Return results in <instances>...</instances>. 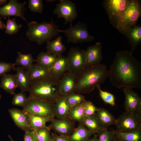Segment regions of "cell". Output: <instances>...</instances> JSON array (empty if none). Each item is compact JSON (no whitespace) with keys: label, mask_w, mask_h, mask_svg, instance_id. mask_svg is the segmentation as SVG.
<instances>
[{"label":"cell","mask_w":141,"mask_h":141,"mask_svg":"<svg viewBox=\"0 0 141 141\" xmlns=\"http://www.w3.org/2000/svg\"><path fill=\"white\" fill-rule=\"evenodd\" d=\"M68 68L67 57L61 55L57 57L49 71L53 77L59 80L68 71Z\"/></svg>","instance_id":"obj_18"},{"label":"cell","mask_w":141,"mask_h":141,"mask_svg":"<svg viewBox=\"0 0 141 141\" xmlns=\"http://www.w3.org/2000/svg\"><path fill=\"white\" fill-rule=\"evenodd\" d=\"M112 141H118L115 137L114 136V137L112 139Z\"/></svg>","instance_id":"obj_48"},{"label":"cell","mask_w":141,"mask_h":141,"mask_svg":"<svg viewBox=\"0 0 141 141\" xmlns=\"http://www.w3.org/2000/svg\"><path fill=\"white\" fill-rule=\"evenodd\" d=\"M24 141H38L34 130H28L25 131Z\"/></svg>","instance_id":"obj_42"},{"label":"cell","mask_w":141,"mask_h":141,"mask_svg":"<svg viewBox=\"0 0 141 141\" xmlns=\"http://www.w3.org/2000/svg\"><path fill=\"white\" fill-rule=\"evenodd\" d=\"M97 133L99 141H112L114 136L113 131L106 128H102Z\"/></svg>","instance_id":"obj_38"},{"label":"cell","mask_w":141,"mask_h":141,"mask_svg":"<svg viewBox=\"0 0 141 141\" xmlns=\"http://www.w3.org/2000/svg\"><path fill=\"white\" fill-rule=\"evenodd\" d=\"M57 57L47 52H42L38 55L35 62L38 65L49 70Z\"/></svg>","instance_id":"obj_26"},{"label":"cell","mask_w":141,"mask_h":141,"mask_svg":"<svg viewBox=\"0 0 141 141\" xmlns=\"http://www.w3.org/2000/svg\"><path fill=\"white\" fill-rule=\"evenodd\" d=\"M97 87L99 90L100 96L103 101L112 106H114L115 99L114 95L111 93L102 90L99 86H97Z\"/></svg>","instance_id":"obj_37"},{"label":"cell","mask_w":141,"mask_h":141,"mask_svg":"<svg viewBox=\"0 0 141 141\" xmlns=\"http://www.w3.org/2000/svg\"><path fill=\"white\" fill-rule=\"evenodd\" d=\"M128 0H105L103 7L110 23L116 28L127 6Z\"/></svg>","instance_id":"obj_8"},{"label":"cell","mask_w":141,"mask_h":141,"mask_svg":"<svg viewBox=\"0 0 141 141\" xmlns=\"http://www.w3.org/2000/svg\"><path fill=\"white\" fill-rule=\"evenodd\" d=\"M109 70L106 66L100 63L86 66L76 76L75 92L88 93L98 86L104 83L109 77Z\"/></svg>","instance_id":"obj_2"},{"label":"cell","mask_w":141,"mask_h":141,"mask_svg":"<svg viewBox=\"0 0 141 141\" xmlns=\"http://www.w3.org/2000/svg\"><path fill=\"white\" fill-rule=\"evenodd\" d=\"M29 8L31 11L41 13L44 8L42 0H29Z\"/></svg>","instance_id":"obj_40"},{"label":"cell","mask_w":141,"mask_h":141,"mask_svg":"<svg viewBox=\"0 0 141 141\" xmlns=\"http://www.w3.org/2000/svg\"><path fill=\"white\" fill-rule=\"evenodd\" d=\"M26 35L29 40L35 42L39 45L48 42L57 36L60 30L52 19L50 22L41 23L33 21L28 23Z\"/></svg>","instance_id":"obj_4"},{"label":"cell","mask_w":141,"mask_h":141,"mask_svg":"<svg viewBox=\"0 0 141 141\" xmlns=\"http://www.w3.org/2000/svg\"><path fill=\"white\" fill-rule=\"evenodd\" d=\"M26 3L18 2L16 0H10L7 4L0 7V16L1 18L10 16L19 17L26 21L24 17V12L26 10L25 5Z\"/></svg>","instance_id":"obj_14"},{"label":"cell","mask_w":141,"mask_h":141,"mask_svg":"<svg viewBox=\"0 0 141 141\" xmlns=\"http://www.w3.org/2000/svg\"><path fill=\"white\" fill-rule=\"evenodd\" d=\"M101 44L98 42L95 45L88 46L85 51L87 66L101 63L103 59Z\"/></svg>","instance_id":"obj_17"},{"label":"cell","mask_w":141,"mask_h":141,"mask_svg":"<svg viewBox=\"0 0 141 141\" xmlns=\"http://www.w3.org/2000/svg\"><path fill=\"white\" fill-rule=\"evenodd\" d=\"M2 98V96L1 95V94L0 93V99H1Z\"/></svg>","instance_id":"obj_49"},{"label":"cell","mask_w":141,"mask_h":141,"mask_svg":"<svg viewBox=\"0 0 141 141\" xmlns=\"http://www.w3.org/2000/svg\"><path fill=\"white\" fill-rule=\"evenodd\" d=\"M15 74L18 84V87L23 92L28 91L30 88L31 81L28 75V71L20 67L15 68Z\"/></svg>","instance_id":"obj_21"},{"label":"cell","mask_w":141,"mask_h":141,"mask_svg":"<svg viewBox=\"0 0 141 141\" xmlns=\"http://www.w3.org/2000/svg\"><path fill=\"white\" fill-rule=\"evenodd\" d=\"M35 62L32 55L30 54H24L20 52H18V57L15 63L16 65L20 67L27 70H29Z\"/></svg>","instance_id":"obj_30"},{"label":"cell","mask_w":141,"mask_h":141,"mask_svg":"<svg viewBox=\"0 0 141 141\" xmlns=\"http://www.w3.org/2000/svg\"><path fill=\"white\" fill-rule=\"evenodd\" d=\"M66 100L71 108L86 100L85 98L83 95L76 93H74L67 97Z\"/></svg>","instance_id":"obj_36"},{"label":"cell","mask_w":141,"mask_h":141,"mask_svg":"<svg viewBox=\"0 0 141 141\" xmlns=\"http://www.w3.org/2000/svg\"><path fill=\"white\" fill-rule=\"evenodd\" d=\"M7 1V0H0V6L6 4Z\"/></svg>","instance_id":"obj_46"},{"label":"cell","mask_w":141,"mask_h":141,"mask_svg":"<svg viewBox=\"0 0 141 141\" xmlns=\"http://www.w3.org/2000/svg\"><path fill=\"white\" fill-rule=\"evenodd\" d=\"M5 26V33L10 35L17 33L20 28L22 27L21 25L18 24L16 21V19H10L9 17Z\"/></svg>","instance_id":"obj_35"},{"label":"cell","mask_w":141,"mask_h":141,"mask_svg":"<svg viewBox=\"0 0 141 141\" xmlns=\"http://www.w3.org/2000/svg\"><path fill=\"white\" fill-rule=\"evenodd\" d=\"M60 32L64 33L68 43H82L91 41L94 39V37L89 34L86 25L80 21L65 30H60Z\"/></svg>","instance_id":"obj_7"},{"label":"cell","mask_w":141,"mask_h":141,"mask_svg":"<svg viewBox=\"0 0 141 141\" xmlns=\"http://www.w3.org/2000/svg\"><path fill=\"white\" fill-rule=\"evenodd\" d=\"M141 14L140 1L128 0L126 8L116 28L123 34L127 30L136 25Z\"/></svg>","instance_id":"obj_5"},{"label":"cell","mask_w":141,"mask_h":141,"mask_svg":"<svg viewBox=\"0 0 141 141\" xmlns=\"http://www.w3.org/2000/svg\"><path fill=\"white\" fill-rule=\"evenodd\" d=\"M17 87L18 84L15 74H6L1 78L0 87L8 93L14 95Z\"/></svg>","instance_id":"obj_23"},{"label":"cell","mask_w":141,"mask_h":141,"mask_svg":"<svg viewBox=\"0 0 141 141\" xmlns=\"http://www.w3.org/2000/svg\"><path fill=\"white\" fill-rule=\"evenodd\" d=\"M28 72L31 81L52 77L49 70L36 64H33Z\"/></svg>","instance_id":"obj_25"},{"label":"cell","mask_w":141,"mask_h":141,"mask_svg":"<svg viewBox=\"0 0 141 141\" xmlns=\"http://www.w3.org/2000/svg\"><path fill=\"white\" fill-rule=\"evenodd\" d=\"M109 77L111 85L115 88L141 89V63L130 51H118L110 66Z\"/></svg>","instance_id":"obj_1"},{"label":"cell","mask_w":141,"mask_h":141,"mask_svg":"<svg viewBox=\"0 0 141 141\" xmlns=\"http://www.w3.org/2000/svg\"><path fill=\"white\" fill-rule=\"evenodd\" d=\"M82 123L92 134L97 133L102 128L99 123L95 114L85 117Z\"/></svg>","instance_id":"obj_31"},{"label":"cell","mask_w":141,"mask_h":141,"mask_svg":"<svg viewBox=\"0 0 141 141\" xmlns=\"http://www.w3.org/2000/svg\"><path fill=\"white\" fill-rule=\"evenodd\" d=\"M23 109L32 114L51 118L55 117L54 103L44 100L28 98Z\"/></svg>","instance_id":"obj_6"},{"label":"cell","mask_w":141,"mask_h":141,"mask_svg":"<svg viewBox=\"0 0 141 141\" xmlns=\"http://www.w3.org/2000/svg\"><path fill=\"white\" fill-rule=\"evenodd\" d=\"M95 116L102 128H107L110 126L116 125V119L108 111L103 108H98Z\"/></svg>","instance_id":"obj_19"},{"label":"cell","mask_w":141,"mask_h":141,"mask_svg":"<svg viewBox=\"0 0 141 141\" xmlns=\"http://www.w3.org/2000/svg\"><path fill=\"white\" fill-rule=\"evenodd\" d=\"M87 141H99L97 134H95L92 137L89 138Z\"/></svg>","instance_id":"obj_44"},{"label":"cell","mask_w":141,"mask_h":141,"mask_svg":"<svg viewBox=\"0 0 141 141\" xmlns=\"http://www.w3.org/2000/svg\"><path fill=\"white\" fill-rule=\"evenodd\" d=\"M0 44H1V43H0Z\"/></svg>","instance_id":"obj_50"},{"label":"cell","mask_w":141,"mask_h":141,"mask_svg":"<svg viewBox=\"0 0 141 141\" xmlns=\"http://www.w3.org/2000/svg\"><path fill=\"white\" fill-rule=\"evenodd\" d=\"M53 141H71L69 137L58 135L51 133Z\"/></svg>","instance_id":"obj_43"},{"label":"cell","mask_w":141,"mask_h":141,"mask_svg":"<svg viewBox=\"0 0 141 141\" xmlns=\"http://www.w3.org/2000/svg\"><path fill=\"white\" fill-rule=\"evenodd\" d=\"M113 131L115 137L118 141H141V130L130 132Z\"/></svg>","instance_id":"obj_28"},{"label":"cell","mask_w":141,"mask_h":141,"mask_svg":"<svg viewBox=\"0 0 141 141\" xmlns=\"http://www.w3.org/2000/svg\"><path fill=\"white\" fill-rule=\"evenodd\" d=\"M38 141H53L52 134L48 128H42L35 130Z\"/></svg>","instance_id":"obj_33"},{"label":"cell","mask_w":141,"mask_h":141,"mask_svg":"<svg viewBox=\"0 0 141 141\" xmlns=\"http://www.w3.org/2000/svg\"><path fill=\"white\" fill-rule=\"evenodd\" d=\"M93 134L81 123L69 137L71 141H87Z\"/></svg>","instance_id":"obj_27"},{"label":"cell","mask_w":141,"mask_h":141,"mask_svg":"<svg viewBox=\"0 0 141 141\" xmlns=\"http://www.w3.org/2000/svg\"><path fill=\"white\" fill-rule=\"evenodd\" d=\"M123 91L125 112L141 115V98L139 95L131 87H124Z\"/></svg>","instance_id":"obj_12"},{"label":"cell","mask_w":141,"mask_h":141,"mask_svg":"<svg viewBox=\"0 0 141 141\" xmlns=\"http://www.w3.org/2000/svg\"><path fill=\"white\" fill-rule=\"evenodd\" d=\"M55 117L58 119L68 117L71 108L68 103L66 97L60 96L55 103Z\"/></svg>","instance_id":"obj_22"},{"label":"cell","mask_w":141,"mask_h":141,"mask_svg":"<svg viewBox=\"0 0 141 141\" xmlns=\"http://www.w3.org/2000/svg\"><path fill=\"white\" fill-rule=\"evenodd\" d=\"M116 130L130 132L141 130V115L125 111L116 119Z\"/></svg>","instance_id":"obj_10"},{"label":"cell","mask_w":141,"mask_h":141,"mask_svg":"<svg viewBox=\"0 0 141 141\" xmlns=\"http://www.w3.org/2000/svg\"><path fill=\"white\" fill-rule=\"evenodd\" d=\"M60 2L56 4L53 14L57 15L58 18H63L64 24L68 22L72 25V22L77 18L78 14L75 4L69 0H59Z\"/></svg>","instance_id":"obj_11"},{"label":"cell","mask_w":141,"mask_h":141,"mask_svg":"<svg viewBox=\"0 0 141 141\" xmlns=\"http://www.w3.org/2000/svg\"><path fill=\"white\" fill-rule=\"evenodd\" d=\"M28 100L27 97L24 92L21 91L17 93H15L12 101L13 105L21 107L23 108L26 105Z\"/></svg>","instance_id":"obj_34"},{"label":"cell","mask_w":141,"mask_h":141,"mask_svg":"<svg viewBox=\"0 0 141 141\" xmlns=\"http://www.w3.org/2000/svg\"><path fill=\"white\" fill-rule=\"evenodd\" d=\"M15 63L0 62V77L3 76L11 70H15Z\"/></svg>","instance_id":"obj_41"},{"label":"cell","mask_w":141,"mask_h":141,"mask_svg":"<svg viewBox=\"0 0 141 141\" xmlns=\"http://www.w3.org/2000/svg\"><path fill=\"white\" fill-rule=\"evenodd\" d=\"M128 39L131 46L130 52L133 53L141 42V27L136 25L126 31L123 34Z\"/></svg>","instance_id":"obj_20"},{"label":"cell","mask_w":141,"mask_h":141,"mask_svg":"<svg viewBox=\"0 0 141 141\" xmlns=\"http://www.w3.org/2000/svg\"><path fill=\"white\" fill-rule=\"evenodd\" d=\"M6 25L2 22L1 20V18H0V29H3L5 28Z\"/></svg>","instance_id":"obj_45"},{"label":"cell","mask_w":141,"mask_h":141,"mask_svg":"<svg viewBox=\"0 0 141 141\" xmlns=\"http://www.w3.org/2000/svg\"><path fill=\"white\" fill-rule=\"evenodd\" d=\"M50 122L48 128L60 135L69 137L75 128V122L68 117L59 119L54 118Z\"/></svg>","instance_id":"obj_13"},{"label":"cell","mask_w":141,"mask_h":141,"mask_svg":"<svg viewBox=\"0 0 141 141\" xmlns=\"http://www.w3.org/2000/svg\"><path fill=\"white\" fill-rule=\"evenodd\" d=\"M68 63V71L77 75L86 66L85 51L78 47H72L67 57Z\"/></svg>","instance_id":"obj_9"},{"label":"cell","mask_w":141,"mask_h":141,"mask_svg":"<svg viewBox=\"0 0 141 141\" xmlns=\"http://www.w3.org/2000/svg\"><path fill=\"white\" fill-rule=\"evenodd\" d=\"M8 137L10 139L11 141H15L12 138V137L10 135H8Z\"/></svg>","instance_id":"obj_47"},{"label":"cell","mask_w":141,"mask_h":141,"mask_svg":"<svg viewBox=\"0 0 141 141\" xmlns=\"http://www.w3.org/2000/svg\"><path fill=\"white\" fill-rule=\"evenodd\" d=\"M98 108L92 102L86 100L84 102V111L85 117L95 115Z\"/></svg>","instance_id":"obj_39"},{"label":"cell","mask_w":141,"mask_h":141,"mask_svg":"<svg viewBox=\"0 0 141 141\" xmlns=\"http://www.w3.org/2000/svg\"><path fill=\"white\" fill-rule=\"evenodd\" d=\"M62 37L59 36L54 40L47 43V52L57 57L62 55L67 50L62 42Z\"/></svg>","instance_id":"obj_24"},{"label":"cell","mask_w":141,"mask_h":141,"mask_svg":"<svg viewBox=\"0 0 141 141\" xmlns=\"http://www.w3.org/2000/svg\"><path fill=\"white\" fill-rule=\"evenodd\" d=\"M59 80L51 77L31 81L28 98L55 103L60 96L58 90Z\"/></svg>","instance_id":"obj_3"},{"label":"cell","mask_w":141,"mask_h":141,"mask_svg":"<svg viewBox=\"0 0 141 141\" xmlns=\"http://www.w3.org/2000/svg\"><path fill=\"white\" fill-rule=\"evenodd\" d=\"M84 102L71 108L68 117L70 119L75 122L78 121L79 123L82 122L85 117L84 111Z\"/></svg>","instance_id":"obj_32"},{"label":"cell","mask_w":141,"mask_h":141,"mask_svg":"<svg viewBox=\"0 0 141 141\" xmlns=\"http://www.w3.org/2000/svg\"><path fill=\"white\" fill-rule=\"evenodd\" d=\"M8 111L15 124L22 130H31L30 122L27 112L15 108L9 109Z\"/></svg>","instance_id":"obj_16"},{"label":"cell","mask_w":141,"mask_h":141,"mask_svg":"<svg viewBox=\"0 0 141 141\" xmlns=\"http://www.w3.org/2000/svg\"><path fill=\"white\" fill-rule=\"evenodd\" d=\"M76 76L67 72L59 80V92L60 96L66 97L75 92Z\"/></svg>","instance_id":"obj_15"},{"label":"cell","mask_w":141,"mask_h":141,"mask_svg":"<svg viewBox=\"0 0 141 141\" xmlns=\"http://www.w3.org/2000/svg\"><path fill=\"white\" fill-rule=\"evenodd\" d=\"M27 113L30 120L31 131L40 128H48L46 125V123L50 122L54 119Z\"/></svg>","instance_id":"obj_29"}]
</instances>
